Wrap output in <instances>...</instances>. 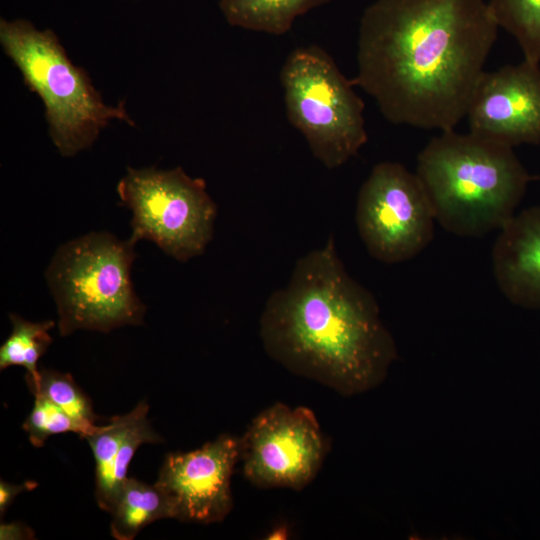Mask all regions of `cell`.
Masks as SVG:
<instances>
[{"mask_svg":"<svg viewBox=\"0 0 540 540\" xmlns=\"http://www.w3.org/2000/svg\"><path fill=\"white\" fill-rule=\"evenodd\" d=\"M498 28L484 0H376L360 20L352 82L393 124L453 130Z\"/></svg>","mask_w":540,"mask_h":540,"instance_id":"1","label":"cell"},{"mask_svg":"<svg viewBox=\"0 0 540 540\" xmlns=\"http://www.w3.org/2000/svg\"><path fill=\"white\" fill-rule=\"evenodd\" d=\"M260 338L287 370L347 397L379 386L398 357L375 297L347 273L333 236L271 293Z\"/></svg>","mask_w":540,"mask_h":540,"instance_id":"2","label":"cell"},{"mask_svg":"<svg viewBox=\"0 0 540 540\" xmlns=\"http://www.w3.org/2000/svg\"><path fill=\"white\" fill-rule=\"evenodd\" d=\"M416 174L436 221L466 237L500 230L532 179L512 147L454 130L429 141L418 155Z\"/></svg>","mask_w":540,"mask_h":540,"instance_id":"3","label":"cell"},{"mask_svg":"<svg viewBox=\"0 0 540 540\" xmlns=\"http://www.w3.org/2000/svg\"><path fill=\"white\" fill-rule=\"evenodd\" d=\"M0 43L25 84L41 98L50 138L63 157L90 147L113 120L134 124L123 102L117 106L104 102L53 31L38 30L24 19H1Z\"/></svg>","mask_w":540,"mask_h":540,"instance_id":"4","label":"cell"},{"mask_svg":"<svg viewBox=\"0 0 540 540\" xmlns=\"http://www.w3.org/2000/svg\"><path fill=\"white\" fill-rule=\"evenodd\" d=\"M136 241L91 232L61 245L45 271L59 333L109 332L143 323L145 306L131 281Z\"/></svg>","mask_w":540,"mask_h":540,"instance_id":"5","label":"cell"},{"mask_svg":"<svg viewBox=\"0 0 540 540\" xmlns=\"http://www.w3.org/2000/svg\"><path fill=\"white\" fill-rule=\"evenodd\" d=\"M280 81L288 121L326 168L342 166L367 142L364 103L322 47L291 51Z\"/></svg>","mask_w":540,"mask_h":540,"instance_id":"6","label":"cell"},{"mask_svg":"<svg viewBox=\"0 0 540 540\" xmlns=\"http://www.w3.org/2000/svg\"><path fill=\"white\" fill-rule=\"evenodd\" d=\"M121 201L132 211V235L154 242L180 262L201 255L214 232L217 206L201 178L181 167L127 168L117 185Z\"/></svg>","mask_w":540,"mask_h":540,"instance_id":"7","label":"cell"},{"mask_svg":"<svg viewBox=\"0 0 540 540\" xmlns=\"http://www.w3.org/2000/svg\"><path fill=\"white\" fill-rule=\"evenodd\" d=\"M435 220L420 179L401 163L376 164L359 190L358 232L369 254L380 262L417 256L432 241Z\"/></svg>","mask_w":540,"mask_h":540,"instance_id":"8","label":"cell"},{"mask_svg":"<svg viewBox=\"0 0 540 540\" xmlns=\"http://www.w3.org/2000/svg\"><path fill=\"white\" fill-rule=\"evenodd\" d=\"M240 442L246 479L259 488L302 490L317 475L329 450L307 407L274 403L250 423Z\"/></svg>","mask_w":540,"mask_h":540,"instance_id":"9","label":"cell"},{"mask_svg":"<svg viewBox=\"0 0 540 540\" xmlns=\"http://www.w3.org/2000/svg\"><path fill=\"white\" fill-rule=\"evenodd\" d=\"M239 460V438L222 434L193 451L167 454L154 485L171 502L174 519L221 522L233 508L231 478Z\"/></svg>","mask_w":540,"mask_h":540,"instance_id":"10","label":"cell"},{"mask_svg":"<svg viewBox=\"0 0 540 540\" xmlns=\"http://www.w3.org/2000/svg\"><path fill=\"white\" fill-rule=\"evenodd\" d=\"M466 116L470 132L512 147L540 143V67L523 60L484 72Z\"/></svg>","mask_w":540,"mask_h":540,"instance_id":"11","label":"cell"},{"mask_svg":"<svg viewBox=\"0 0 540 540\" xmlns=\"http://www.w3.org/2000/svg\"><path fill=\"white\" fill-rule=\"evenodd\" d=\"M496 283L514 305L540 309V206L515 213L492 250Z\"/></svg>","mask_w":540,"mask_h":540,"instance_id":"12","label":"cell"},{"mask_svg":"<svg viewBox=\"0 0 540 540\" xmlns=\"http://www.w3.org/2000/svg\"><path fill=\"white\" fill-rule=\"evenodd\" d=\"M111 535L132 540L147 525L161 519H174L168 497L155 485L127 477L110 512Z\"/></svg>","mask_w":540,"mask_h":540,"instance_id":"13","label":"cell"},{"mask_svg":"<svg viewBox=\"0 0 540 540\" xmlns=\"http://www.w3.org/2000/svg\"><path fill=\"white\" fill-rule=\"evenodd\" d=\"M331 0H220L219 8L233 27L271 35L287 33L294 21Z\"/></svg>","mask_w":540,"mask_h":540,"instance_id":"14","label":"cell"},{"mask_svg":"<svg viewBox=\"0 0 540 540\" xmlns=\"http://www.w3.org/2000/svg\"><path fill=\"white\" fill-rule=\"evenodd\" d=\"M129 422V413L114 416L84 439L90 445L95 460V498L98 506L111 512L118 497L114 478L117 452Z\"/></svg>","mask_w":540,"mask_h":540,"instance_id":"15","label":"cell"},{"mask_svg":"<svg viewBox=\"0 0 540 540\" xmlns=\"http://www.w3.org/2000/svg\"><path fill=\"white\" fill-rule=\"evenodd\" d=\"M25 380L34 397H43L64 410L85 429V437L98 428L91 400L71 375L41 369L35 375L26 373Z\"/></svg>","mask_w":540,"mask_h":540,"instance_id":"16","label":"cell"},{"mask_svg":"<svg viewBox=\"0 0 540 540\" xmlns=\"http://www.w3.org/2000/svg\"><path fill=\"white\" fill-rule=\"evenodd\" d=\"M12 331L0 347V369L10 366H22L30 375L39 372L38 360L52 343L49 330L55 322H30L22 317L9 315Z\"/></svg>","mask_w":540,"mask_h":540,"instance_id":"17","label":"cell"},{"mask_svg":"<svg viewBox=\"0 0 540 540\" xmlns=\"http://www.w3.org/2000/svg\"><path fill=\"white\" fill-rule=\"evenodd\" d=\"M489 11L498 25L518 42L524 59L540 62V0H489Z\"/></svg>","mask_w":540,"mask_h":540,"instance_id":"18","label":"cell"},{"mask_svg":"<svg viewBox=\"0 0 540 540\" xmlns=\"http://www.w3.org/2000/svg\"><path fill=\"white\" fill-rule=\"evenodd\" d=\"M30 443L37 448L56 434L73 432L84 438L85 429L64 410L49 400L36 396L31 412L23 423Z\"/></svg>","mask_w":540,"mask_h":540,"instance_id":"19","label":"cell"},{"mask_svg":"<svg viewBox=\"0 0 540 540\" xmlns=\"http://www.w3.org/2000/svg\"><path fill=\"white\" fill-rule=\"evenodd\" d=\"M35 481H26L22 484H10L4 480L0 481V515L3 516L7 509L11 506L14 499L20 493L28 490H33L37 487Z\"/></svg>","mask_w":540,"mask_h":540,"instance_id":"20","label":"cell"},{"mask_svg":"<svg viewBox=\"0 0 540 540\" xmlns=\"http://www.w3.org/2000/svg\"><path fill=\"white\" fill-rule=\"evenodd\" d=\"M1 540L35 539L34 531L21 522L2 523L0 526Z\"/></svg>","mask_w":540,"mask_h":540,"instance_id":"21","label":"cell"},{"mask_svg":"<svg viewBox=\"0 0 540 540\" xmlns=\"http://www.w3.org/2000/svg\"><path fill=\"white\" fill-rule=\"evenodd\" d=\"M266 537V539H287L288 532L285 526H279L273 529Z\"/></svg>","mask_w":540,"mask_h":540,"instance_id":"22","label":"cell"}]
</instances>
